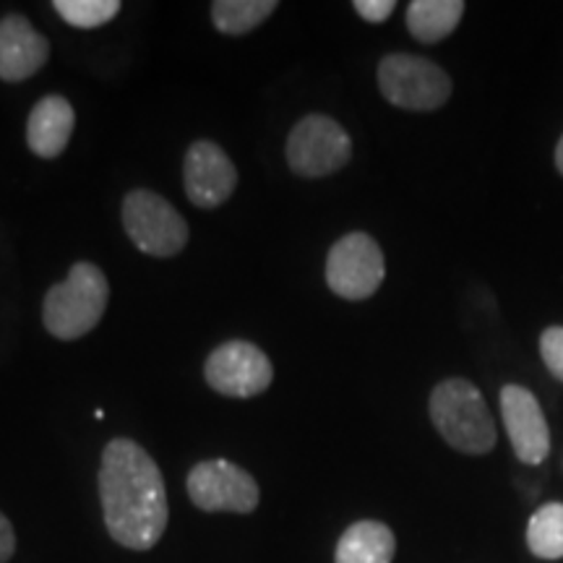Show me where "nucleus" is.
<instances>
[{"label": "nucleus", "mask_w": 563, "mask_h": 563, "mask_svg": "<svg viewBox=\"0 0 563 563\" xmlns=\"http://www.w3.org/2000/svg\"><path fill=\"white\" fill-rule=\"evenodd\" d=\"M277 9V0H214L211 21H214L217 32L243 37V34L258 30Z\"/></svg>", "instance_id": "obj_16"}, {"label": "nucleus", "mask_w": 563, "mask_h": 563, "mask_svg": "<svg viewBox=\"0 0 563 563\" xmlns=\"http://www.w3.org/2000/svg\"><path fill=\"white\" fill-rule=\"evenodd\" d=\"M555 167H559L561 175H563V136L559 141V146H555Z\"/></svg>", "instance_id": "obj_22"}, {"label": "nucleus", "mask_w": 563, "mask_h": 563, "mask_svg": "<svg viewBox=\"0 0 563 563\" xmlns=\"http://www.w3.org/2000/svg\"><path fill=\"white\" fill-rule=\"evenodd\" d=\"M123 230L141 253L152 258H173L188 245L191 230L165 196L136 188L123 199Z\"/></svg>", "instance_id": "obj_4"}, {"label": "nucleus", "mask_w": 563, "mask_h": 563, "mask_svg": "<svg viewBox=\"0 0 563 563\" xmlns=\"http://www.w3.org/2000/svg\"><path fill=\"white\" fill-rule=\"evenodd\" d=\"M352 9L357 11V16L371 21V24H382L394 13L397 9V3L394 0H355L352 3Z\"/></svg>", "instance_id": "obj_20"}, {"label": "nucleus", "mask_w": 563, "mask_h": 563, "mask_svg": "<svg viewBox=\"0 0 563 563\" xmlns=\"http://www.w3.org/2000/svg\"><path fill=\"white\" fill-rule=\"evenodd\" d=\"M100 501L110 538L129 551H150L167 530V490L157 462L131 439H112L102 452Z\"/></svg>", "instance_id": "obj_1"}, {"label": "nucleus", "mask_w": 563, "mask_h": 563, "mask_svg": "<svg viewBox=\"0 0 563 563\" xmlns=\"http://www.w3.org/2000/svg\"><path fill=\"white\" fill-rule=\"evenodd\" d=\"M386 262L382 245L365 232H350L332 245L327 256V285L342 300H368L382 287Z\"/></svg>", "instance_id": "obj_7"}, {"label": "nucleus", "mask_w": 563, "mask_h": 563, "mask_svg": "<svg viewBox=\"0 0 563 563\" xmlns=\"http://www.w3.org/2000/svg\"><path fill=\"white\" fill-rule=\"evenodd\" d=\"M76 129V110L63 95H47L26 118V146L34 157L55 159L68 150Z\"/></svg>", "instance_id": "obj_13"}, {"label": "nucleus", "mask_w": 563, "mask_h": 563, "mask_svg": "<svg viewBox=\"0 0 563 563\" xmlns=\"http://www.w3.org/2000/svg\"><path fill=\"white\" fill-rule=\"evenodd\" d=\"M110 302V282L91 262H76L68 277L42 300V323L55 340L76 342L102 321Z\"/></svg>", "instance_id": "obj_2"}, {"label": "nucleus", "mask_w": 563, "mask_h": 563, "mask_svg": "<svg viewBox=\"0 0 563 563\" xmlns=\"http://www.w3.org/2000/svg\"><path fill=\"white\" fill-rule=\"evenodd\" d=\"M53 9L74 30H97L121 13V0H55Z\"/></svg>", "instance_id": "obj_18"}, {"label": "nucleus", "mask_w": 563, "mask_h": 563, "mask_svg": "<svg viewBox=\"0 0 563 563\" xmlns=\"http://www.w3.org/2000/svg\"><path fill=\"white\" fill-rule=\"evenodd\" d=\"M183 188L188 201L199 209H217L232 199L238 188V167L228 152L209 139L188 146L183 157Z\"/></svg>", "instance_id": "obj_10"}, {"label": "nucleus", "mask_w": 563, "mask_h": 563, "mask_svg": "<svg viewBox=\"0 0 563 563\" xmlns=\"http://www.w3.org/2000/svg\"><path fill=\"white\" fill-rule=\"evenodd\" d=\"M51 60V40L34 30L24 13L0 19V81L19 84L32 79Z\"/></svg>", "instance_id": "obj_12"}, {"label": "nucleus", "mask_w": 563, "mask_h": 563, "mask_svg": "<svg viewBox=\"0 0 563 563\" xmlns=\"http://www.w3.org/2000/svg\"><path fill=\"white\" fill-rule=\"evenodd\" d=\"M16 553V532L3 511H0V563H9Z\"/></svg>", "instance_id": "obj_21"}, {"label": "nucleus", "mask_w": 563, "mask_h": 563, "mask_svg": "<svg viewBox=\"0 0 563 563\" xmlns=\"http://www.w3.org/2000/svg\"><path fill=\"white\" fill-rule=\"evenodd\" d=\"M428 412L435 431L462 454L483 456L496 446V422L483 394L464 378H446L431 391Z\"/></svg>", "instance_id": "obj_3"}, {"label": "nucleus", "mask_w": 563, "mask_h": 563, "mask_svg": "<svg viewBox=\"0 0 563 563\" xmlns=\"http://www.w3.org/2000/svg\"><path fill=\"white\" fill-rule=\"evenodd\" d=\"M501 415L517 460L525 464H543L551 454V431H548V420L538 397L525 386H504Z\"/></svg>", "instance_id": "obj_11"}, {"label": "nucleus", "mask_w": 563, "mask_h": 563, "mask_svg": "<svg viewBox=\"0 0 563 563\" xmlns=\"http://www.w3.org/2000/svg\"><path fill=\"white\" fill-rule=\"evenodd\" d=\"M203 378L209 389L222 397L251 399L269 389L274 365L258 344L245 340L224 342L209 352L203 363Z\"/></svg>", "instance_id": "obj_8"}, {"label": "nucleus", "mask_w": 563, "mask_h": 563, "mask_svg": "<svg viewBox=\"0 0 563 563\" xmlns=\"http://www.w3.org/2000/svg\"><path fill=\"white\" fill-rule=\"evenodd\" d=\"M462 16V0H412L407 5V30L422 45H435L460 26Z\"/></svg>", "instance_id": "obj_15"}, {"label": "nucleus", "mask_w": 563, "mask_h": 563, "mask_svg": "<svg viewBox=\"0 0 563 563\" xmlns=\"http://www.w3.org/2000/svg\"><path fill=\"white\" fill-rule=\"evenodd\" d=\"M397 553L394 532L376 519L350 525L336 543L334 563H391Z\"/></svg>", "instance_id": "obj_14"}, {"label": "nucleus", "mask_w": 563, "mask_h": 563, "mask_svg": "<svg viewBox=\"0 0 563 563\" xmlns=\"http://www.w3.org/2000/svg\"><path fill=\"white\" fill-rule=\"evenodd\" d=\"M186 488L196 509L207 514H251L256 511L258 501H262L258 483L253 481L251 473H245L243 467L228 460H209L196 464L191 473H188Z\"/></svg>", "instance_id": "obj_9"}, {"label": "nucleus", "mask_w": 563, "mask_h": 563, "mask_svg": "<svg viewBox=\"0 0 563 563\" xmlns=\"http://www.w3.org/2000/svg\"><path fill=\"white\" fill-rule=\"evenodd\" d=\"M378 89L397 108L431 112L449 102L452 79L433 60L410 53H391L378 63Z\"/></svg>", "instance_id": "obj_5"}, {"label": "nucleus", "mask_w": 563, "mask_h": 563, "mask_svg": "<svg viewBox=\"0 0 563 563\" xmlns=\"http://www.w3.org/2000/svg\"><path fill=\"white\" fill-rule=\"evenodd\" d=\"M540 355L559 382H563V327L545 329L540 336Z\"/></svg>", "instance_id": "obj_19"}, {"label": "nucleus", "mask_w": 563, "mask_h": 563, "mask_svg": "<svg viewBox=\"0 0 563 563\" xmlns=\"http://www.w3.org/2000/svg\"><path fill=\"white\" fill-rule=\"evenodd\" d=\"M527 548L545 561L563 559V504H545L527 525Z\"/></svg>", "instance_id": "obj_17"}, {"label": "nucleus", "mask_w": 563, "mask_h": 563, "mask_svg": "<svg viewBox=\"0 0 563 563\" xmlns=\"http://www.w3.org/2000/svg\"><path fill=\"white\" fill-rule=\"evenodd\" d=\"M352 157V139L334 118L311 112L292 125L285 159L298 178H327L340 173Z\"/></svg>", "instance_id": "obj_6"}]
</instances>
